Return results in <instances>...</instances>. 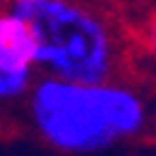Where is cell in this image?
<instances>
[{"label":"cell","mask_w":156,"mask_h":156,"mask_svg":"<svg viewBox=\"0 0 156 156\" xmlns=\"http://www.w3.org/2000/svg\"><path fill=\"white\" fill-rule=\"evenodd\" d=\"M25 112L37 139L69 156L99 154L156 131L151 94L126 77L102 84L40 77Z\"/></svg>","instance_id":"obj_1"},{"label":"cell","mask_w":156,"mask_h":156,"mask_svg":"<svg viewBox=\"0 0 156 156\" xmlns=\"http://www.w3.org/2000/svg\"><path fill=\"white\" fill-rule=\"evenodd\" d=\"M5 8L30 25L42 77L77 84L126 77L134 52L131 32L99 5L77 0H12Z\"/></svg>","instance_id":"obj_2"},{"label":"cell","mask_w":156,"mask_h":156,"mask_svg":"<svg viewBox=\"0 0 156 156\" xmlns=\"http://www.w3.org/2000/svg\"><path fill=\"white\" fill-rule=\"evenodd\" d=\"M37 42L20 15L3 8L0 12V99L5 104L27 102L40 80Z\"/></svg>","instance_id":"obj_3"},{"label":"cell","mask_w":156,"mask_h":156,"mask_svg":"<svg viewBox=\"0 0 156 156\" xmlns=\"http://www.w3.org/2000/svg\"><path fill=\"white\" fill-rule=\"evenodd\" d=\"M134 50H139L146 60L156 65V8L141 15V20L131 27Z\"/></svg>","instance_id":"obj_4"},{"label":"cell","mask_w":156,"mask_h":156,"mask_svg":"<svg viewBox=\"0 0 156 156\" xmlns=\"http://www.w3.org/2000/svg\"><path fill=\"white\" fill-rule=\"evenodd\" d=\"M151 107H154V122H156V84L151 87Z\"/></svg>","instance_id":"obj_5"}]
</instances>
